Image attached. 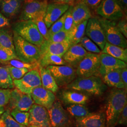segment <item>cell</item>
<instances>
[{
    "mask_svg": "<svg viewBox=\"0 0 127 127\" xmlns=\"http://www.w3.org/2000/svg\"><path fill=\"white\" fill-rule=\"evenodd\" d=\"M127 104V91L114 88L111 91L106 104V127H115L117 125L119 116Z\"/></svg>",
    "mask_w": 127,
    "mask_h": 127,
    "instance_id": "1",
    "label": "cell"
},
{
    "mask_svg": "<svg viewBox=\"0 0 127 127\" xmlns=\"http://www.w3.org/2000/svg\"><path fill=\"white\" fill-rule=\"evenodd\" d=\"M15 54L18 60L27 63L39 62L41 54L39 47L26 41L13 31Z\"/></svg>",
    "mask_w": 127,
    "mask_h": 127,
    "instance_id": "2",
    "label": "cell"
},
{
    "mask_svg": "<svg viewBox=\"0 0 127 127\" xmlns=\"http://www.w3.org/2000/svg\"><path fill=\"white\" fill-rule=\"evenodd\" d=\"M65 87L69 90L86 92L97 96L102 95L107 89L104 82L98 76L78 77Z\"/></svg>",
    "mask_w": 127,
    "mask_h": 127,
    "instance_id": "3",
    "label": "cell"
},
{
    "mask_svg": "<svg viewBox=\"0 0 127 127\" xmlns=\"http://www.w3.org/2000/svg\"><path fill=\"white\" fill-rule=\"evenodd\" d=\"M14 31L24 40L40 47L45 39L32 20L19 21L13 27Z\"/></svg>",
    "mask_w": 127,
    "mask_h": 127,
    "instance_id": "4",
    "label": "cell"
},
{
    "mask_svg": "<svg viewBox=\"0 0 127 127\" xmlns=\"http://www.w3.org/2000/svg\"><path fill=\"white\" fill-rule=\"evenodd\" d=\"M98 19L104 32L106 41L114 45L127 49V39L119 31L116 22L103 18H98Z\"/></svg>",
    "mask_w": 127,
    "mask_h": 127,
    "instance_id": "5",
    "label": "cell"
},
{
    "mask_svg": "<svg viewBox=\"0 0 127 127\" xmlns=\"http://www.w3.org/2000/svg\"><path fill=\"white\" fill-rule=\"evenodd\" d=\"M95 11L102 18L113 21L127 16L122 9L119 0H102Z\"/></svg>",
    "mask_w": 127,
    "mask_h": 127,
    "instance_id": "6",
    "label": "cell"
},
{
    "mask_svg": "<svg viewBox=\"0 0 127 127\" xmlns=\"http://www.w3.org/2000/svg\"><path fill=\"white\" fill-rule=\"evenodd\" d=\"M99 54L88 52L77 65L76 72L78 77L97 76L100 66Z\"/></svg>",
    "mask_w": 127,
    "mask_h": 127,
    "instance_id": "7",
    "label": "cell"
},
{
    "mask_svg": "<svg viewBox=\"0 0 127 127\" xmlns=\"http://www.w3.org/2000/svg\"><path fill=\"white\" fill-rule=\"evenodd\" d=\"M50 71L59 87H63L73 81L77 77L76 69L68 65L47 67Z\"/></svg>",
    "mask_w": 127,
    "mask_h": 127,
    "instance_id": "8",
    "label": "cell"
},
{
    "mask_svg": "<svg viewBox=\"0 0 127 127\" xmlns=\"http://www.w3.org/2000/svg\"><path fill=\"white\" fill-rule=\"evenodd\" d=\"M16 89L24 94L30 95L32 91L41 86V77L38 68L28 71L22 78L13 81Z\"/></svg>",
    "mask_w": 127,
    "mask_h": 127,
    "instance_id": "9",
    "label": "cell"
},
{
    "mask_svg": "<svg viewBox=\"0 0 127 127\" xmlns=\"http://www.w3.org/2000/svg\"><path fill=\"white\" fill-rule=\"evenodd\" d=\"M47 111L51 127H70L71 121L69 114L59 101H55L52 106Z\"/></svg>",
    "mask_w": 127,
    "mask_h": 127,
    "instance_id": "10",
    "label": "cell"
},
{
    "mask_svg": "<svg viewBox=\"0 0 127 127\" xmlns=\"http://www.w3.org/2000/svg\"><path fill=\"white\" fill-rule=\"evenodd\" d=\"M85 34L99 48L100 50H103L107 41L98 18L92 17L88 20Z\"/></svg>",
    "mask_w": 127,
    "mask_h": 127,
    "instance_id": "11",
    "label": "cell"
},
{
    "mask_svg": "<svg viewBox=\"0 0 127 127\" xmlns=\"http://www.w3.org/2000/svg\"><path fill=\"white\" fill-rule=\"evenodd\" d=\"M47 0H27L25 1L21 13L20 21L32 20L42 12L46 11Z\"/></svg>",
    "mask_w": 127,
    "mask_h": 127,
    "instance_id": "12",
    "label": "cell"
},
{
    "mask_svg": "<svg viewBox=\"0 0 127 127\" xmlns=\"http://www.w3.org/2000/svg\"><path fill=\"white\" fill-rule=\"evenodd\" d=\"M9 104L11 110L16 109L21 112H28L34 104V101L30 95L23 93L15 88L11 90Z\"/></svg>",
    "mask_w": 127,
    "mask_h": 127,
    "instance_id": "13",
    "label": "cell"
},
{
    "mask_svg": "<svg viewBox=\"0 0 127 127\" xmlns=\"http://www.w3.org/2000/svg\"><path fill=\"white\" fill-rule=\"evenodd\" d=\"M29 126L51 127L47 109L39 105L33 104L29 111Z\"/></svg>",
    "mask_w": 127,
    "mask_h": 127,
    "instance_id": "14",
    "label": "cell"
},
{
    "mask_svg": "<svg viewBox=\"0 0 127 127\" xmlns=\"http://www.w3.org/2000/svg\"><path fill=\"white\" fill-rule=\"evenodd\" d=\"M30 95L35 104L43 106L47 109L50 108L56 101L54 93L42 86L34 89Z\"/></svg>",
    "mask_w": 127,
    "mask_h": 127,
    "instance_id": "15",
    "label": "cell"
},
{
    "mask_svg": "<svg viewBox=\"0 0 127 127\" xmlns=\"http://www.w3.org/2000/svg\"><path fill=\"white\" fill-rule=\"evenodd\" d=\"M99 59V73L102 77L111 71L127 67V63L106 54L101 53Z\"/></svg>",
    "mask_w": 127,
    "mask_h": 127,
    "instance_id": "16",
    "label": "cell"
},
{
    "mask_svg": "<svg viewBox=\"0 0 127 127\" xmlns=\"http://www.w3.org/2000/svg\"><path fill=\"white\" fill-rule=\"evenodd\" d=\"M70 6L66 4L48 3L44 18L48 29L68 10Z\"/></svg>",
    "mask_w": 127,
    "mask_h": 127,
    "instance_id": "17",
    "label": "cell"
},
{
    "mask_svg": "<svg viewBox=\"0 0 127 127\" xmlns=\"http://www.w3.org/2000/svg\"><path fill=\"white\" fill-rule=\"evenodd\" d=\"M88 53V52L78 43L71 46L62 58L68 65L76 68L78 64Z\"/></svg>",
    "mask_w": 127,
    "mask_h": 127,
    "instance_id": "18",
    "label": "cell"
},
{
    "mask_svg": "<svg viewBox=\"0 0 127 127\" xmlns=\"http://www.w3.org/2000/svg\"><path fill=\"white\" fill-rule=\"evenodd\" d=\"M75 127H106L105 114L101 112L91 113L86 116L75 119Z\"/></svg>",
    "mask_w": 127,
    "mask_h": 127,
    "instance_id": "19",
    "label": "cell"
},
{
    "mask_svg": "<svg viewBox=\"0 0 127 127\" xmlns=\"http://www.w3.org/2000/svg\"><path fill=\"white\" fill-rule=\"evenodd\" d=\"M71 46L69 41L53 43L45 40L39 48L41 56L46 54L54 55L62 57Z\"/></svg>",
    "mask_w": 127,
    "mask_h": 127,
    "instance_id": "20",
    "label": "cell"
},
{
    "mask_svg": "<svg viewBox=\"0 0 127 127\" xmlns=\"http://www.w3.org/2000/svg\"><path fill=\"white\" fill-rule=\"evenodd\" d=\"M72 14L74 26L92 17L91 9L82 2H78L73 6Z\"/></svg>",
    "mask_w": 127,
    "mask_h": 127,
    "instance_id": "21",
    "label": "cell"
},
{
    "mask_svg": "<svg viewBox=\"0 0 127 127\" xmlns=\"http://www.w3.org/2000/svg\"><path fill=\"white\" fill-rule=\"evenodd\" d=\"M61 98L64 102L67 104H86L89 100L87 95L75 91L64 90L61 93Z\"/></svg>",
    "mask_w": 127,
    "mask_h": 127,
    "instance_id": "22",
    "label": "cell"
},
{
    "mask_svg": "<svg viewBox=\"0 0 127 127\" xmlns=\"http://www.w3.org/2000/svg\"><path fill=\"white\" fill-rule=\"evenodd\" d=\"M39 71L41 77V86L55 93L59 90L54 79L47 67H43L39 65Z\"/></svg>",
    "mask_w": 127,
    "mask_h": 127,
    "instance_id": "23",
    "label": "cell"
},
{
    "mask_svg": "<svg viewBox=\"0 0 127 127\" xmlns=\"http://www.w3.org/2000/svg\"><path fill=\"white\" fill-rule=\"evenodd\" d=\"M101 53L122 60L125 63L127 62V49L117 46L114 45L106 42Z\"/></svg>",
    "mask_w": 127,
    "mask_h": 127,
    "instance_id": "24",
    "label": "cell"
},
{
    "mask_svg": "<svg viewBox=\"0 0 127 127\" xmlns=\"http://www.w3.org/2000/svg\"><path fill=\"white\" fill-rule=\"evenodd\" d=\"M120 69L111 71L103 76V82L108 86L118 89H125L120 75Z\"/></svg>",
    "mask_w": 127,
    "mask_h": 127,
    "instance_id": "25",
    "label": "cell"
},
{
    "mask_svg": "<svg viewBox=\"0 0 127 127\" xmlns=\"http://www.w3.org/2000/svg\"><path fill=\"white\" fill-rule=\"evenodd\" d=\"M88 21L85 20L75 26L70 32H68L69 39L71 45L79 43L82 38L84 36Z\"/></svg>",
    "mask_w": 127,
    "mask_h": 127,
    "instance_id": "26",
    "label": "cell"
},
{
    "mask_svg": "<svg viewBox=\"0 0 127 127\" xmlns=\"http://www.w3.org/2000/svg\"><path fill=\"white\" fill-rule=\"evenodd\" d=\"M0 47L16 55L14 44L13 35L7 29H0Z\"/></svg>",
    "mask_w": 127,
    "mask_h": 127,
    "instance_id": "27",
    "label": "cell"
},
{
    "mask_svg": "<svg viewBox=\"0 0 127 127\" xmlns=\"http://www.w3.org/2000/svg\"><path fill=\"white\" fill-rule=\"evenodd\" d=\"M39 65L43 67L49 66L67 65L62 57L54 55L46 54L41 56L39 61Z\"/></svg>",
    "mask_w": 127,
    "mask_h": 127,
    "instance_id": "28",
    "label": "cell"
},
{
    "mask_svg": "<svg viewBox=\"0 0 127 127\" xmlns=\"http://www.w3.org/2000/svg\"><path fill=\"white\" fill-rule=\"evenodd\" d=\"M66 110L68 114L75 119L84 117L91 113L84 104H69L66 107Z\"/></svg>",
    "mask_w": 127,
    "mask_h": 127,
    "instance_id": "29",
    "label": "cell"
},
{
    "mask_svg": "<svg viewBox=\"0 0 127 127\" xmlns=\"http://www.w3.org/2000/svg\"><path fill=\"white\" fill-rule=\"evenodd\" d=\"M13 80L5 66L0 65V89H14Z\"/></svg>",
    "mask_w": 127,
    "mask_h": 127,
    "instance_id": "30",
    "label": "cell"
},
{
    "mask_svg": "<svg viewBox=\"0 0 127 127\" xmlns=\"http://www.w3.org/2000/svg\"><path fill=\"white\" fill-rule=\"evenodd\" d=\"M45 14V11L41 12L32 20L36 26L38 30L42 36L43 37L45 40L47 41L49 39V35L48 33V29L46 25L44 20Z\"/></svg>",
    "mask_w": 127,
    "mask_h": 127,
    "instance_id": "31",
    "label": "cell"
},
{
    "mask_svg": "<svg viewBox=\"0 0 127 127\" xmlns=\"http://www.w3.org/2000/svg\"><path fill=\"white\" fill-rule=\"evenodd\" d=\"M0 127H27L17 123L8 110L4 112L0 117Z\"/></svg>",
    "mask_w": 127,
    "mask_h": 127,
    "instance_id": "32",
    "label": "cell"
},
{
    "mask_svg": "<svg viewBox=\"0 0 127 127\" xmlns=\"http://www.w3.org/2000/svg\"><path fill=\"white\" fill-rule=\"evenodd\" d=\"M10 114L14 120L20 125L27 127H29V112H21L18 110L13 109L10 112Z\"/></svg>",
    "mask_w": 127,
    "mask_h": 127,
    "instance_id": "33",
    "label": "cell"
},
{
    "mask_svg": "<svg viewBox=\"0 0 127 127\" xmlns=\"http://www.w3.org/2000/svg\"><path fill=\"white\" fill-rule=\"evenodd\" d=\"M79 43L88 52L95 54L101 53L99 47L87 36H83Z\"/></svg>",
    "mask_w": 127,
    "mask_h": 127,
    "instance_id": "34",
    "label": "cell"
},
{
    "mask_svg": "<svg viewBox=\"0 0 127 127\" xmlns=\"http://www.w3.org/2000/svg\"><path fill=\"white\" fill-rule=\"evenodd\" d=\"M6 65H9L18 68H26L29 71L39 68V62L35 63H27L16 59H12L5 64Z\"/></svg>",
    "mask_w": 127,
    "mask_h": 127,
    "instance_id": "35",
    "label": "cell"
},
{
    "mask_svg": "<svg viewBox=\"0 0 127 127\" xmlns=\"http://www.w3.org/2000/svg\"><path fill=\"white\" fill-rule=\"evenodd\" d=\"M5 66L8 70L13 81L21 79L29 71V70L26 68H16L9 65H6Z\"/></svg>",
    "mask_w": 127,
    "mask_h": 127,
    "instance_id": "36",
    "label": "cell"
},
{
    "mask_svg": "<svg viewBox=\"0 0 127 127\" xmlns=\"http://www.w3.org/2000/svg\"><path fill=\"white\" fill-rule=\"evenodd\" d=\"M47 41L53 43H61L69 41V33L63 30L49 36Z\"/></svg>",
    "mask_w": 127,
    "mask_h": 127,
    "instance_id": "37",
    "label": "cell"
},
{
    "mask_svg": "<svg viewBox=\"0 0 127 127\" xmlns=\"http://www.w3.org/2000/svg\"><path fill=\"white\" fill-rule=\"evenodd\" d=\"M66 13L67 11L60 18H59L55 23H53L51 25V26L49 28L48 33L49 36L63 30L64 21V18L66 15Z\"/></svg>",
    "mask_w": 127,
    "mask_h": 127,
    "instance_id": "38",
    "label": "cell"
},
{
    "mask_svg": "<svg viewBox=\"0 0 127 127\" xmlns=\"http://www.w3.org/2000/svg\"><path fill=\"white\" fill-rule=\"evenodd\" d=\"M72 7L73 6H70L69 9L67 11L66 15L64 18L63 30L67 32H70L74 27L73 19L72 14Z\"/></svg>",
    "mask_w": 127,
    "mask_h": 127,
    "instance_id": "39",
    "label": "cell"
},
{
    "mask_svg": "<svg viewBox=\"0 0 127 127\" xmlns=\"http://www.w3.org/2000/svg\"><path fill=\"white\" fill-rule=\"evenodd\" d=\"M0 7L2 13L7 17H11L16 15L18 12V10L15 9L9 4L6 2L4 0H1L0 1Z\"/></svg>",
    "mask_w": 127,
    "mask_h": 127,
    "instance_id": "40",
    "label": "cell"
},
{
    "mask_svg": "<svg viewBox=\"0 0 127 127\" xmlns=\"http://www.w3.org/2000/svg\"><path fill=\"white\" fill-rule=\"evenodd\" d=\"M18 59L15 54L0 47V64H5L12 59Z\"/></svg>",
    "mask_w": 127,
    "mask_h": 127,
    "instance_id": "41",
    "label": "cell"
},
{
    "mask_svg": "<svg viewBox=\"0 0 127 127\" xmlns=\"http://www.w3.org/2000/svg\"><path fill=\"white\" fill-rule=\"evenodd\" d=\"M11 90L0 89V108L3 107L9 103Z\"/></svg>",
    "mask_w": 127,
    "mask_h": 127,
    "instance_id": "42",
    "label": "cell"
},
{
    "mask_svg": "<svg viewBox=\"0 0 127 127\" xmlns=\"http://www.w3.org/2000/svg\"><path fill=\"white\" fill-rule=\"evenodd\" d=\"M117 26L119 31L126 39L127 38V16L120 19L117 24Z\"/></svg>",
    "mask_w": 127,
    "mask_h": 127,
    "instance_id": "43",
    "label": "cell"
},
{
    "mask_svg": "<svg viewBox=\"0 0 127 127\" xmlns=\"http://www.w3.org/2000/svg\"><path fill=\"white\" fill-rule=\"evenodd\" d=\"M102 0H78L76 2H82L86 5L90 9H95Z\"/></svg>",
    "mask_w": 127,
    "mask_h": 127,
    "instance_id": "44",
    "label": "cell"
},
{
    "mask_svg": "<svg viewBox=\"0 0 127 127\" xmlns=\"http://www.w3.org/2000/svg\"><path fill=\"white\" fill-rule=\"evenodd\" d=\"M127 123V104L123 108L118 119L117 124L126 125Z\"/></svg>",
    "mask_w": 127,
    "mask_h": 127,
    "instance_id": "45",
    "label": "cell"
},
{
    "mask_svg": "<svg viewBox=\"0 0 127 127\" xmlns=\"http://www.w3.org/2000/svg\"><path fill=\"white\" fill-rule=\"evenodd\" d=\"M8 4H9L12 7L18 11L21 8L24 0H4Z\"/></svg>",
    "mask_w": 127,
    "mask_h": 127,
    "instance_id": "46",
    "label": "cell"
},
{
    "mask_svg": "<svg viewBox=\"0 0 127 127\" xmlns=\"http://www.w3.org/2000/svg\"><path fill=\"white\" fill-rule=\"evenodd\" d=\"M120 75L123 83L125 87V90L127 91V67L121 69L120 70Z\"/></svg>",
    "mask_w": 127,
    "mask_h": 127,
    "instance_id": "47",
    "label": "cell"
},
{
    "mask_svg": "<svg viewBox=\"0 0 127 127\" xmlns=\"http://www.w3.org/2000/svg\"><path fill=\"white\" fill-rule=\"evenodd\" d=\"M78 0H51V3L66 4L73 6L75 4Z\"/></svg>",
    "mask_w": 127,
    "mask_h": 127,
    "instance_id": "48",
    "label": "cell"
},
{
    "mask_svg": "<svg viewBox=\"0 0 127 127\" xmlns=\"http://www.w3.org/2000/svg\"><path fill=\"white\" fill-rule=\"evenodd\" d=\"M9 22L8 18L0 13V29L9 26Z\"/></svg>",
    "mask_w": 127,
    "mask_h": 127,
    "instance_id": "49",
    "label": "cell"
},
{
    "mask_svg": "<svg viewBox=\"0 0 127 127\" xmlns=\"http://www.w3.org/2000/svg\"><path fill=\"white\" fill-rule=\"evenodd\" d=\"M119 1L123 12L127 15V0H119Z\"/></svg>",
    "mask_w": 127,
    "mask_h": 127,
    "instance_id": "50",
    "label": "cell"
},
{
    "mask_svg": "<svg viewBox=\"0 0 127 127\" xmlns=\"http://www.w3.org/2000/svg\"><path fill=\"white\" fill-rule=\"evenodd\" d=\"M4 112V109L3 107L0 108V117L1 116V115Z\"/></svg>",
    "mask_w": 127,
    "mask_h": 127,
    "instance_id": "51",
    "label": "cell"
},
{
    "mask_svg": "<svg viewBox=\"0 0 127 127\" xmlns=\"http://www.w3.org/2000/svg\"><path fill=\"white\" fill-rule=\"evenodd\" d=\"M29 127H40L39 126H29Z\"/></svg>",
    "mask_w": 127,
    "mask_h": 127,
    "instance_id": "52",
    "label": "cell"
},
{
    "mask_svg": "<svg viewBox=\"0 0 127 127\" xmlns=\"http://www.w3.org/2000/svg\"></svg>",
    "mask_w": 127,
    "mask_h": 127,
    "instance_id": "53",
    "label": "cell"
}]
</instances>
